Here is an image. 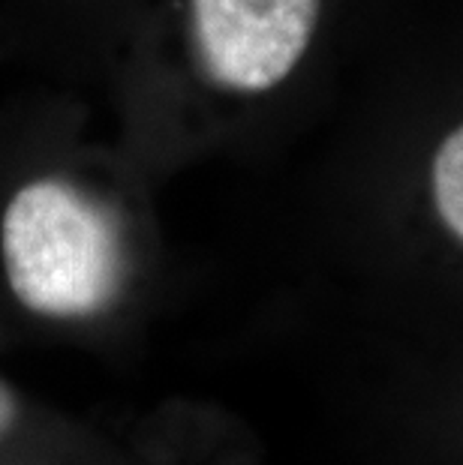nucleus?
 <instances>
[{
	"instance_id": "7ed1b4c3",
	"label": "nucleus",
	"mask_w": 463,
	"mask_h": 465,
	"mask_svg": "<svg viewBox=\"0 0 463 465\" xmlns=\"http://www.w3.org/2000/svg\"><path fill=\"white\" fill-rule=\"evenodd\" d=\"M430 193L442 225L463 243V124L446 135L433 156Z\"/></svg>"
},
{
	"instance_id": "20e7f679",
	"label": "nucleus",
	"mask_w": 463,
	"mask_h": 465,
	"mask_svg": "<svg viewBox=\"0 0 463 465\" xmlns=\"http://www.w3.org/2000/svg\"><path fill=\"white\" fill-rule=\"evenodd\" d=\"M15 420H18V402L13 397V391L0 381V439L15 427Z\"/></svg>"
},
{
	"instance_id": "f03ea898",
	"label": "nucleus",
	"mask_w": 463,
	"mask_h": 465,
	"mask_svg": "<svg viewBox=\"0 0 463 465\" xmlns=\"http://www.w3.org/2000/svg\"><path fill=\"white\" fill-rule=\"evenodd\" d=\"M322 0H190L199 61L216 84L262 94L307 52Z\"/></svg>"
},
{
	"instance_id": "f257e3e1",
	"label": "nucleus",
	"mask_w": 463,
	"mask_h": 465,
	"mask_svg": "<svg viewBox=\"0 0 463 465\" xmlns=\"http://www.w3.org/2000/svg\"><path fill=\"white\" fill-rule=\"evenodd\" d=\"M0 252L13 294L48 319H87L121 292L124 252L112 213L64 181H34L13 195Z\"/></svg>"
}]
</instances>
